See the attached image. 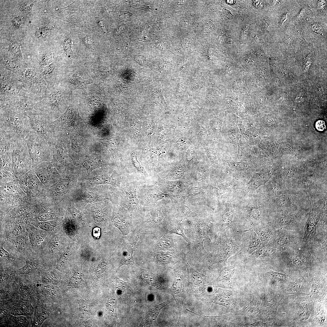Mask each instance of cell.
<instances>
[{"instance_id":"cell-4","label":"cell","mask_w":327,"mask_h":327,"mask_svg":"<svg viewBox=\"0 0 327 327\" xmlns=\"http://www.w3.org/2000/svg\"><path fill=\"white\" fill-rule=\"evenodd\" d=\"M8 107L23 112H45L49 114V108L45 98L35 99L18 96L0 99V108Z\"/></svg>"},{"instance_id":"cell-26","label":"cell","mask_w":327,"mask_h":327,"mask_svg":"<svg viewBox=\"0 0 327 327\" xmlns=\"http://www.w3.org/2000/svg\"><path fill=\"white\" fill-rule=\"evenodd\" d=\"M50 313L47 309H36L34 317L32 326H40L44 321L47 319L50 315Z\"/></svg>"},{"instance_id":"cell-19","label":"cell","mask_w":327,"mask_h":327,"mask_svg":"<svg viewBox=\"0 0 327 327\" xmlns=\"http://www.w3.org/2000/svg\"><path fill=\"white\" fill-rule=\"evenodd\" d=\"M78 165H81L86 169L87 172H89L98 167L101 164V161L98 157L94 155L87 157L81 160L75 162Z\"/></svg>"},{"instance_id":"cell-36","label":"cell","mask_w":327,"mask_h":327,"mask_svg":"<svg viewBox=\"0 0 327 327\" xmlns=\"http://www.w3.org/2000/svg\"><path fill=\"white\" fill-rule=\"evenodd\" d=\"M50 33V29L47 26L39 28L36 31L35 35L38 38H44L47 37Z\"/></svg>"},{"instance_id":"cell-12","label":"cell","mask_w":327,"mask_h":327,"mask_svg":"<svg viewBox=\"0 0 327 327\" xmlns=\"http://www.w3.org/2000/svg\"><path fill=\"white\" fill-rule=\"evenodd\" d=\"M23 81L22 79L19 82L0 83V99L18 96L28 97Z\"/></svg>"},{"instance_id":"cell-16","label":"cell","mask_w":327,"mask_h":327,"mask_svg":"<svg viewBox=\"0 0 327 327\" xmlns=\"http://www.w3.org/2000/svg\"><path fill=\"white\" fill-rule=\"evenodd\" d=\"M0 154L9 152H12L13 144L17 139L11 134L0 130Z\"/></svg>"},{"instance_id":"cell-22","label":"cell","mask_w":327,"mask_h":327,"mask_svg":"<svg viewBox=\"0 0 327 327\" xmlns=\"http://www.w3.org/2000/svg\"><path fill=\"white\" fill-rule=\"evenodd\" d=\"M22 79L10 70L1 66L0 83L19 82Z\"/></svg>"},{"instance_id":"cell-14","label":"cell","mask_w":327,"mask_h":327,"mask_svg":"<svg viewBox=\"0 0 327 327\" xmlns=\"http://www.w3.org/2000/svg\"><path fill=\"white\" fill-rule=\"evenodd\" d=\"M220 246V253L225 260L237 252L239 246L233 239L228 238L226 233L223 235Z\"/></svg>"},{"instance_id":"cell-20","label":"cell","mask_w":327,"mask_h":327,"mask_svg":"<svg viewBox=\"0 0 327 327\" xmlns=\"http://www.w3.org/2000/svg\"><path fill=\"white\" fill-rule=\"evenodd\" d=\"M252 228L256 233L259 238L262 244H266L272 237L273 232L270 228L265 226H255Z\"/></svg>"},{"instance_id":"cell-48","label":"cell","mask_w":327,"mask_h":327,"mask_svg":"<svg viewBox=\"0 0 327 327\" xmlns=\"http://www.w3.org/2000/svg\"><path fill=\"white\" fill-rule=\"evenodd\" d=\"M20 294L24 298H28L30 296V293L25 287H22L20 289Z\"/></svg>"},{"instance_id":"cell-6","label":"cell","mask_w":327,"mask_h":327,"mask_svg":"<svg viewBox=\"0 0 327 327\" xmlns=\"http://www.w3.org/2000/svg\"><path fill=\"white\" fill-rule=\"evenodd\" d=\"M18 180L20 187L30 197L42 199L47 197V188L41 183L33 170L27 172Z\"/></svg>"},{"instance_id":"cell-39","label":"cell","mask_w":327,"mask_h":327,"mask_svg":"<svg viewBox=\"0 0 327 327\" xmlns=\"http://www.w3.org/2000/svg\"><path fill=\"white\" fill-rule=\"evenodd\" d=\"M270 272L272 278L277 281L282 282L284 281L286 279V275L284 274L271 270Z\"/></svg>"},{"instance_id":"cell-9","label":"cell","mask_w":327,"mask_h":327,"mask_svg":"<svg viewBox=\"0 0 327 327\" xmlns=\"http://www.w3.org/2000/svg\"><path fill=\"white\" fill-rule=\"evenodd\" d=\"M23 83L28 97L39 99L45 97L48 86L41 73H38L28 80L23 79Z\"/></svg>"},{"instance_id":"cell-31","label":"cell","mask_w":327,"mask_h":327,"mask_svg":"<svg viewBox=\"0 0 327 327\" xmlns=\"http://www.w3.org/2000/svg\"><path fill=\"white\" fill-rule=\"evenodd\" d=\"M289 236L286 234L278 236L274 239L273 243L277 246L286 245L289 243Z\"/></svg>"},{"instance_id":"cell-34","label":"cell","mask_w":327,"mask_h":327,"mask_svg":"<svg viewBox=\"0 0 327 327\" xmlns=\"http://www.w3.org/2000/svg\"><path fill=\"white\" fill-rule=\"evenodd\" d=\"M69 257L68 252L64 253L58 259L57 268L59 270L64 268L67 264Z\"/></svg>"},{"instance_id":"cell-18","label":"cell","mask_w":327,"mask_h":327,"mask_svg":"<svg viewBox=\"0 0 327 327\" xmlns=\"http://www.w3.org/2000/svg\"><path fill=\"white\" fill-rule=\"evenodd\" d=\"M33 312V308L29 303L21 302L13 307L11 313L15 316H27L31 315Z\"/></svg>"},{"instance_id":"cell-7","label":"cell","mask_w":327,"mask_h":327,"mask_svg":"<svg viewBox=\"0 0 327 327\" xmlns=\"http://www.w3.org/2000/svg\"><path fill=\"white\" fill-rule=\"evenodd\" d=\"M52 86L48 88L45 100L49 108L52 121L59 117L65 107V94L63 91Z\"/></svg>"},{"instance_id":"cell-49","label":"cell","mask_w":327,"mask_h":327,"mask_svg":"<svg viewBox=\"0 0 327 327\" xmlns=\"http://www.w3.org/2000/svg\"><path fill=\"white\" fill-rule=\"evenodd\" d=\"M70 211L72 216L76 219H79L80 214L79 212L74 207H72L69 208Z\"/></svg>"},{"instance_id":"cell-42","label":"cell","mask_w":327,"mask_h":327,"mask_svg":"<svg viewBox=\"0 0 327 327\" xmlns=\"http://www.w3.org/2000/svg\"><path fill=\"white\" fill-rule=\"evenodd\" d=\"M84 304V303L79 304V315L81 316V317H84V316H86L90 313L89 307L87 306V304L85 305Z\"/></svg>"},{"instance_id":"cell-15","label":"cell","mask_w":327,"mask_h":327,"mask_svg":"<svg viewBox=\"0 0 327 327\" xmlns=\"http://www.w3.org/2000/svg\"><path fill=\"white\" fill-rule=\"evenodd\" d=\"M243 231L247 233L244 243V249L247 253L251 254L262 243L257 234L252 228Z\"/></svg>"},{"instance_id":"cell-46","label":"cell","mask_w":327,"mask_h":327,"mask_svg":"<svg viewBox=\"0 0 327 327\" xmlns=\"http://www.w3.org/2000/svg\"><path fill=\"white\" fill-rule=\"evenodd\" d=\"M12 22L13 25L17 28L20 27L23 23L22 18L19 16H17L13 18Z\"/></svg>"},{"instance_id":"cell-35","label":"cell","mask_w":327,"mask_h":327,"mask_svg":"<svg viewBox=\"0 0 327 327\" xmlns=\"http://www.w3.org/2000/svg\"><path fill=\"white\" fill-rule=\"evenodd\" d=\"M111 177H103L98 176L94 178L93 180V182L96 184L110 183L114 181Z\"/></svg>"},{"instance_id":"cell-37","label":"cell","mask_w":327,"mask_h":327,"mask_svg":"<svg viewBox=\"0 0 327 327\" xmlns=\"http://www.w3.org/2000/svg\"><path fill=\"white\" fill-rule=\"evenodd\" d=\"M13 319V322L15 325L17 326H25L28 324V320L25 317H14Z\"/></svg>"},{"instance_id":"cell-5","label":"cell","mask_w":327,"mask_h":327,"mask_svg":"<svg viewBox=\"0 0 327 327\" xmlns=\"http://www.w3.org/2000/svg\"><path fill=\"white\" fill-rule=\"evenodd\" d=\"M12 162L14 173L18 179L28 171L32 169L30 158L26 142L17 139L12 148Z\"/></svg>"},{"instance_id":"cell-13","label":"cell","mask_w":327,"mask_h":327,"mask_svg":"<svg viewBox=\"0 0 327 327\" xmlns=\"http://www.w3.org/2000/svg\"><path fill=\"white\" fill-rule=\"evenodd\" d=\"M0 62V66L10 70L22 79L24 78V73L27 68L29 67L26 63L2 57Z\"/></svg>"},{"instance_id":"cell-45","label":"cell","mask_w":327,"mask_h":327,"mask_svg":"<svg viewBox=\"0 0 327 327\" xmlns=\"http://www.w3.org/2000/svg\"><path fill=\"white\" fill-rule=\"evenodd\" d=\"M0 256L2 258L7 259H14V257L10 255L2 247L0 248Z\"/></svg>"},{"instance_id":"cell-28","label":"cell","mask_w":327,"mask_h":327,"mask_svg":"<svg viewBox=\"0 0 327 327\" xmlns=\"http://www.w3.org/2000/svg\"><path fill=\"white\" fill-rule=\"evenodd\" d=\"M45 237V235L42 232H34L30 235V241L34 245L38 246L42 243Z\"/></svg>"},{"instance_id":"cell-3","label":"cell","mask_w":327,"mask_h":327,"mask_svg":"<svg viewBox=\"0 0 327 327\" xmlns=\"http://www.w3.org/2000/svg\"><path fill=\"white\" fill-rule=\"evenodd\" d=\"M50 131L84 132L86 125L80 116L78 109L70 104L64 112L58 118L49 124Z\"/></svg>"},{"instance_id":"cell-27","label":"cell","mask_w":327,"mask_h":327,"mask_svg":"<svg viewBox=\"0 0 327 327\" xmlns=\"http://www.w3.org/2000/svg\"><path fill=\"white\" fill-rule=\"evenodd\" d=\"M238 312L240 315L256 317L258 315L259 310L257 307L256 303L251 302L243 309L239 310Z\"/></svg>"},{"instance_id":"cell-11","label":"cell","mask_w":327,"mask_h":327,"mask_svg":"<svg viewBox=\"0 0 327 327\" xmlns=\"http://www.w3.org/2000/svg\"><path fill=\"white\" fill-rule=\"evenodd\" d=\"M32 170L35 171L41 183L47 188L49 187L55 183V178L58 173L51 162L41 163L34 167Z\"/></svg>"},{"instance_id":"cell-32","label":"cell","mask_w":327,"mask_h":327,"mask_svg":"<svg viewBox=\"0 0 327 327\" xmlns=\"http://www.w3.org/2000/svg\"><path fill=\"white\" fill-rule=\"evenodd\" d=\"M32 1H23L18 5L19 9L23 12L30 13L34 5V2Z\"/></svg>"},{"instance_id":"cell-25","label":"cell","mask_w":327,"mask_h":327,"mask_svg":"<svg viewBox=\"0 0 327 327\" xmlns=\"http://www.w3.org/2000/svg\"><path fill=\"white\" fill-rule=\"evenodd\" d=\"M12 152H9L0 155V170H5L13 173Z\"/></svg>"},{"instance_id":"cell-2","label":"cell","mask_w":327,"mask_h":327,"mask_svg":"<svg viewBox=\"0 0 327 327\" xmlns=\"http://www.w3.org/2000/svg\"><path fill=\"white\" fill-rule=\"evenodd\" d=\"M23 140L27 145L32 161V169L42 162L52 161V154L51 145L42 135L32 131Z\"/></svg>"},{"instance_id":"cell-23","label":"cell","mask_w":327,"mask_h":327,"mask_svg":"<svg viewBox=\"0 0 327 327\" xmlns=\"http://www.w3.org/2000/svg\"><path fill=\"white\" fill-rule=\"evenodd\" d=\"M123 198L125 203L129 205H133L138 203L135 189L131 187H125L123 188Z\"/></svg>"},{"instance_id":"cell-41","label":"cell","mask_w":327,"mask_h":327,"mask_svg":"<svg viewBox=\"0 0 327 327\" xmlns=\"http://www.w3.org/2000/svg\"><path fill=\"white\" fill-rule=\"evenodd\" d=\"M167 233L169 234L175 233L180 235L182 236L187 241H188L187 238L183 233V229L180 226L174 228Z\"/></svg>"},{"instance_id":"cell-40","label":"cell","mask_w":327,"mask_h":327,"mask_svg":"<svg viewBox=\"0 0 327 327\" xmlns=\"http://www.w3.org/2000/svg\"><path fill=\"white\" fill-rule=\"evenodd\" d=\"M234 271V269L232 266H228L225 268L222 272V276L225 279H230Z\"/></svg>"},{"instance_id":"cell-38","label":"cell","mask_w":327,"mask_h":327,"mask_svg":"<svg viewBox=\"0 0 327 327\" xmlns=\"http://www.w3.org/2000/svg\"><path fill=\"white\" fill-rule=\"evenodd\" d=\"M61 245L59 241L56 239H53L49 243V250L51 253H55L59 249Z\"/></svg>"},{"instance_id":"cell-43","label":"cell","mask_w":327,"mask_h":327,"mask_svg":"<svg viewBox=\"0 0 327 327\" xmlns=\"http://www.w3.org/2000/svg\"><path fill=\"white\" fill-rule=\"evenodd\" d=\"M132 160L133 164L135 168L139 171L144 173L145 172L144 171L143 168L141 166L139 163L137 161L136 156L134 155H132Z\"/></svg>"},{"instance_id":"cell-21","label":"cell","mask_w":327,"mask_h":327,"mask_svg":"<svg viewBox=\"0 0 327 327\" xmlns=\"http://www.w3.org/2000/svg\"><path fill=\"white\" fill-rule=\"evenodd\" d=\"M170 302V301H166L156 306L152 310L147 312L143 320V324L146 325L155 322L157 317L161 309Z\"/></svg>"},{"instance_id":"cell-47","label":"cell","mask_w":327,"mask_h":327,"mask_svg":"<svg viewBox=\"0 0 327 327\" xmlns=\"http://www.w3.org/2000/svg\"><path fill=\"white\" fill-rule=\"evenodd\" d=\"M315 127L319 131H323L326 129V125L325 122L321 120L317 121L315 124Z\"/></svg>"},{"instance_id":"cell-33","label":"cell","mask_w":327,"mask_h":327,"mask_svg":"<svg viewBox=\"0 0 327 327\" xmlns=\"http://www.w3.org/2000/svg\"><path fill=\"white\" fill-rule=\"evenodd\" d=\"M37 225L38 228L46 231L52 230L55 226L54 223L51 220L39 221L37 223Z\"/></svg>"},{"instance_id":"cell-1","label":"cell","mask_w":327,"mask_h":327,"mask_svg":"<svg viewBox=\"0 0 327 327\" xmlns=\"http://www.w3.org/2000/svg\"><path fill=\"white\" fill-rule=\"evenodd\" d=\"M0 109V130L10 134L16 139H21L33 131L25 113L8 107Z\"/></svg>"},{"instance_id":"cell-24","label":"cell","mask_w":327,"mask_h":327,"mask_svg":"<svg viewBox=\"0 0 327 327\" xmlns=\"http://www.w3.org/2000/svg\"><path fill=\"white\" fill-rule=\"evenodd\" d=\"M276 250L266 244H262L256 250L253 252L251 255L253 257L256 258H267L274 255Z\"/></svg>"},{"instance_id":"cell-10","label":"cell","mask_w":327,"mask_h":327,"mask_svg":"<svg viewBox=\"0 0 327 327\" xmlns=\"http://www.w3.org/2000/svg\"><path fill=\"white\" fill-rule=\"evenodd\" d=\"M0 186V198L9 203H15L26 195L20 187L18 179L1 183Z\"/></svg>"},{"instance_id":"cell-8","label":"cell","mask_w":327,"mask_h":327,"mask_svg":"<svg viewBox=\"0 0 327 327\" xmlns=\"http://www.w3.org/2000/svg\"><path fill=\"white\" fill-rule=\"evenodd\" d=\"M25 113L33 130L42 135L49 142L52 133L49 128V123L52 122L49 113L33 111H28Z\"/></svg>"},{"instance_id":"cell-17","label":"cell","mask_w":327,"mask_h":327,"mask_svg":"<svg viewBox=\"0 0 327 327\" xmlns=\"http://www.w3.org/2000/svg\"><path fill=\"white\" fill-rule=\"evenodd\" d=\"M21 44L16 41H11L8 48V53L5 58L26 63L21 52Z\"/></svg>"},{"instance_id":"cell-30","label":"cell","mask_w":327,"mask_h":327,"mask_svg":"<svg viewBox=\"0 0 327 327\" xmlns=\"http://www.w3.org/2000/svg\"><path fill=\"white\" fill-rule=\"evenodd\" d=\"M36 268L35 264L33 262L26 261V264L18 270L19 274H29L32 273Z\"/></svg>"},{"instance_id":"cell-44","label":"cell","mask_w":327,"mask_h":327,"mask_svg":"<svg viewBox=\"0 0 327 327\" xmlns=\"http://www.w3.org/2000/svg\"><path fill=\"white\" fill-rule=\"evenodd\" d=\"M159 245L161 247L167 248L170 247L172 245V243L170 240L163 239L160 241Z\"/></svg>"},{"instance_id":"cell-29","label":"cell","mask_w":327,"mask_h":327,"mask_svg":"<svg viewBox=\"0 0 327 327\" xmlns=\"http://www.w3.org/2000/svg\"><path fill=\"white\" fill-rule=\"evenodd\" d=\"M233 215L232 213L228 212L224 215L221 224L222 228L228 229L233 226Z\"/></svg>"}]
</instances>
